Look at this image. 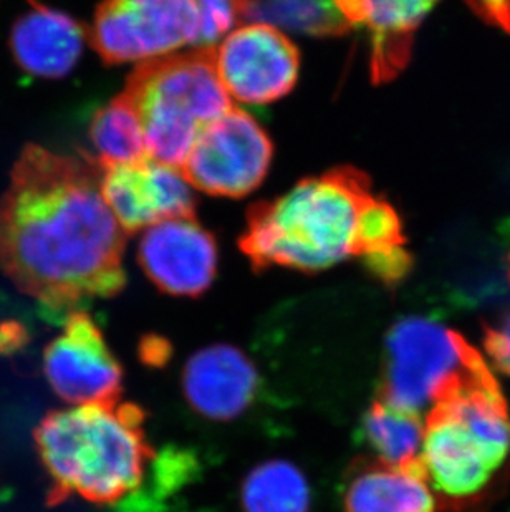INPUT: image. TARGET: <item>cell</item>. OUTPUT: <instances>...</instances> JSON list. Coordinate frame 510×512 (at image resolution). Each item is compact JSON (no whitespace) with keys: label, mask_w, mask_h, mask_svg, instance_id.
<instances>
[{"label":"cell","mask_w":510,"mask_h":512,"mask_svg":"<svg viewBox=\"0 0 510 512\" xmlns=\"http://www.w3.org/2000/svg\"><path fill=\"white\" fill-rule=\"evenodd\" d=\"M100 179L93 156L30 143L0 198V271L45 317L63 322L125 287L128 234L106 206Z\"/></svg>","instance_id":"cell-1"},{"label":"cell","mask_w":510,"mask_h":512,"mask_svg":"<svg viewBox=\"0 0 510 512\" xmlns=\"http://www.w3.org/2000/svg\"><path fill=\"white\" fill-rule=\"evenodd\" d=\"M375 198L368 174L338 166L302 179L274 201L252 204L239 246L257 271L320 272L361 259L366 213Z\"/></svg>","instance_id":"cell-2"},{"label":"cell","mask_w":510,"mask_h":512,"mask_svg":"<svg viewBox=\"0 0 510 512\" xmlns=\"http://www.w3.org/2000/svg\"><path fill=\"white\" fill-rule=\"evenodd\" d=\"M34 440L49 476V506L72 496L121 503L140 488L150 466L141 411L116 401L52 411L40 421Z\"/></svg>","instance_id":"cell-3"},{"label":"cell","mask_w":510,"mask_h":512,"mask_svg":"<svg viewBox=\"0 0 510 512\" xmlns=\"http://www.w3.org/2000/svg\"><path fill=\"white\" fill-rule=\"evenodd\" d=\"M509 455V406L482 358L429 410L419 463L434 493L464 503L491 484Z\"/></svg>","instance_id":"cell-4"},{"label":"cell","mask_w":510,"mask_h":512,"mask_svg":"<svg viewBox=\"0 0 510 512\" xmlns=\"http://www.w3.org/2000/svg\"><path fill=\"white\" fill-rule=\"evenodd\" d=\"M212 47H196L138 63L125 95L140 116L151 160L179 171L199 131L231 110Z\"/></svg>","instance_id":"cell-5"},{"label":"cell","mask_w":510,"mask_h":512,"mask_svg":"<svg viewBox=\"0 0 510 512\" xmlns=\"http://www.w3.org/2000/svg\"><path fill=\"white\" fill-rule=\"evenodd\" d=\"M481 358L461 334L433 317L400 319L386 335L383 400L421 415Z\"/></svg>","instance_id":"cell-6"},{"label":"cell","mask_w":510,"mask_h":512,"mask_svg":"<svg viewBox=\"0 0 510 512\" xmlns=\"http://www.w3.org/2000/svg\"><path fill=\"white\" fill-rule=\"evenodd\" d=\"M201 29L196 0H102L87 34L103 62L121 65L198 47Z\"/></svg>","instance_id":"cell-7"},{"label":"cell","mask_w":510,"mask_h":512,"mask_svg":"<svg viewBox=\"0 0 510 512\" xmlns=\"http://www.w3.org/2000/svg\"><path fill=\"white\" fill-rule=\"evenodd\" d=\"M274 145L249 113L232 107L209 121L179 168L193 188L222 198H242L269 173Z\"/></svg>","instance_id":"cell-8"},{"label":"cell","mask_w":510,"mask_h":512,"mask_svg":"<svg viewBox=\"0 0 510 512\" xmlns=\"http://www.w3.org/2000/svg\"><path fill=\"white\" fill-rule=\"evenodd\" d=\"M214 63L229 97L246 105H269L297 85L300 52L274 25L251 22L216 45Z\"/></svg>","instance_id":"cell-9"},{"label":"cell","mask_w":510,"mask_h":512,"mask_svg":"<svg viewBox=\"0 0 510 512\" xmlns=\"http://www.w3.org/2000/svg\"><path fill=\"white\" fill-rule=\"evenodd\" d=\"M44 373L53 392L73 406L115 403L123 382L102 330L83 310L68 315L62 334L45 347Z\"/></svg>","instance_id":"cell-10"},{"label":"cell","mask_w":510,"mask_h":512,"mask_svg":"<svg viewBox=\"0 0 510 512\" xmlns=\"http://www.w3.org/2000/svg\"><path fill=\"white\" fill-rule=\"evenodd\" d=\"M100 166L103 199L128 236L171 219L194 218L196 198L176 168L151 158Z\"/></svg>","instance_id":"cell-11"},{"label":"cell","mask_w":510,"mask_h":512,"mask_svg":"<svg viewBox=\"0 0 510 512\" xmlns=\"http://www.w3.org/2000/svg\"><path fill=\"white\" fill-rule=\"evenodd\" d=\"M138 261L159 290L198 297L216 279V239L194 218L171 219L146 229L138 246Z\"/></svg>","instance_id":"cell-12"},{"label":"cell","mask_w":510,"mask_h":512,"mask_svg":"<svg viewBox=\"0 0 510 512\" xmlns=\"http://www.w3.org/2000/svg\"><path fill=\"white\" fill-rule=\"evenodd\" d=\"M260 378L251 358L229 343H214L188 358L183 370L184 397L199 415L232 421L251 408Z\"/></svg>","instance_id":"cell-13"},{"label":"cell","mask_w":510,"mask_h":512,"mask_svg":"<svg viewBox=\"0 0 510 512\" xmlns=\"http://www.w3.org/2000/svg\"><path fill=\"white\" fill-rule=\"evenodd\" d=\"M30 10L12 25L10 52L15 63L32 77H67L83 54L87 27L62 10L30 0Z\"/></svg>","instance_id":"cell-14"},{"label":"cell","mask_w":510,"mask_h":512,"mask_svg":"<svg viewBox=\"0 0 510 512\" xmlns=\"http://www.w3.org/2000/svg\"><path fill=\"white\" fill-rule=\"evenodd\" d=\"M439 0H363L370 32V72L375 83L400 75L411 58L414 32Z\"/></svg>","instance_id":"cell-15"},{"label":"cell","mask_w":510,"mask_h":512,"mask_svg":"<svg viewBox=\"0 0 510 512\" xmlns=\"http://www.w3.org/2000/svg\"><path fill=\"white\" fill-rule=\"evenodd\" d=\"M347 512H439L436 493L418 466H365L348 479Z\"/></svg>","instance_id":"cell-16"},{"label":"cell","mask_w":510,"mask_h":512,"mask_svg":"<svg viewBox=\"0 0 510 512\" xmlns=\"http://www.w3.org/2000/svg\"><path fill=\"white\" fill-rule=\"evenodd\" d=\"M361 443L375 455L376 463L396 468L418 466L423 448L421 415L403 410L390 401L370 406L361 420Z\"/></svg>","instance_id":"cell-17"},{"label":"cell","mask_w":510,"mask_h":512,"mask_svg":"<svg viewBox=\"0 0 510 512\" xmlns=\"http://www.w3.org/2000/svg\"><path fill=\"white\" fill-rule=\"evenodd\" d=\"M241 499L244 512H310L312 489L297 464L269 459L247 474Z\"/></svg>","instance_id":"cell-18"},{"label":"cell","mask_w":510,"mask_h":512,"mask_svg":"<svg viewBox=\"0 0 510 512\" xmlns=\"http://www.w3.org/2000/svg\"><path fill=\"white\" fill-rule=\"evenodd\" d=\"M90 140L100 165H123L148 160L140 116L130 100L120 93L100 108L90 123Z\"/></svg>","instance_id":"cell-19"},{"label":"cell","mask_w":510,"mask_h":512,"mask_svg":"<svg viewBox=\"0 0 510 512\" xmlns=\"http://www.w3.org/2000/svg\"><path fill=\"white\" fill-rule=\"evenodd\" d=\"M251 22L317 39L343 37L352 30L335 0H257Z\"/></svg>","instance_id":"cell-20"},{"label":"cell","mask_w":510,"mask_h":512,"mask_svg":"<svg viewBox=\"0 0 510 512\" xmlns=\"http://www.w3.org/2000/svg\"><path fill=\"white\" fill-rule=\"evenodd\" d=\"M203 20L198 47H212L234 25L252 19L257 0H196Z\"/></svg>","instance_id":"cell-21"},{"label":"cell","mask_w":510,"mask_h":512,"mask_svg":"<svg viewBox=\"0 0 510 512\" xmlns=\"http://www.w3.org/2000/svg\"><path fill=\"white\" fill-rule=\"evenodd\" d=\"M484 348L497 370L510 375V312L484 332Z\"/></svg>","instance_id":"cell-22"},{"label":"cell","mask_w":510,"mask_h":512,"mask_svg":"<svg viewBox=\"0 0 510 512\" xmlns=\"http://www.w3.org/2000/svg\"><path fill=\"white\" fill-rule=\"evenodd\" d=\"M471 9L481 15L487 24L510 32V0H467Z\"/></svg>","instance_id":"cell-23"},{"label":"cell","mask_w":510,"mask_h":512,"mask_svg":"<svg viewBox=\"0 0 510 512\" xmlns=\"http://www.w3.org/2000/svg\"><path fill=\"white\" fill-rule=\"evenodd\" d=\"M29 330L17 320L0 322V355H14L29 343Z\"/></svg>","instance_id":"cell-24"}]
</instances>
